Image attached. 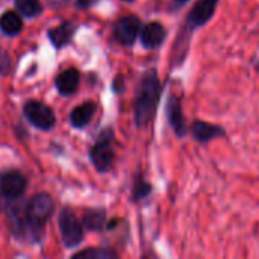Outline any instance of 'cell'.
Wrapping results in <instances>:
<instances>
[{"mask_svg":"<svg viewBox=\"0 0 259 259\" xmlns=\"http://www.w3.org/2000/svg\"><path fill=\"white\" fill-rule=\"evenodd\" d=\"M162 96V82L156 68H149L140 79L135 100L134 120L137 127H146L155 118Z\"/></svg>","mask_w":259,"mask_h":259,"instance_id":"1","label":"cell"},{"mask_svg":"<svg viewBox=\"0 0 259 259\" xmlns=\"http://www.w3.org/2000/svg\"><path fill=\"white\" fill-rule=\"evenodd\" d=\"M219 3H220V0H197L190 8L188 14L185 17V21L178 35H181L187 39H191L193 32L196 29L206 26L212 20V17L217 12Z\"/></svg>","mask_w":259,"mask_h":259,"instance_id":"2","label":"cell"},{"mask_svg":"<svg viewBox=\"0 0 259 259\" xmlns=\"http://www.w3.org/2000/svg\"><path fill=\"white\" fill-rule=\"evenodd\" d=\"M53 209H55V203L49 194L39 193V194L33 196L26 209L27 225L33 231H41L44 223L47 222V219L52 215Z\"/></svg>","mask_w":259,"mask_h":259,"instance_id":"3","label":"cell"},{"mask_svg":"<svg viewBox=\"0 0 259 259\" xmlns=\"http://www.w3.org/2000/svg\"><path fill=\"white\" fill-rule=\"evenodd\" d=\"M112 138H114L112 129H106L99 137V141L91 147V152H90L91 161L100 173H105V171L112 168L114 158H115V153H114L112 146H111Z\"/></svg>","mask_w":259,"mask_h":259,"instance_id":"4","label":"cell"},{"mask_svg":"<svg viewBox=\"0 0 259 259\" xmlns=\"http://www.w3.org/2000/svg\"><path fill=\"white\" fill-rule=\"evenodd\" d=\"M59 229H61L62 241L67 247H76L82 243L83 240L82 223L70 209H64L59 214Z\"/></svg>","mask_w":259,"mask_h":259,"instance_id":"5","label":"cell"},{"mask_svg":"<svg viewBox=\"0 0 259 259\" xmlns=\"http://www.w3.org/2000/svg\"><path fill=\"white\" fill-rule=\"evenodd\" d=\"M165 115H167V121L173 131V134L178 138H184L190 131V124L187 123V118L184 115L182 111V103L179 100V97L176 94H170L167 97V103H165Z\"/></svg>","mask_w":259,"mask_h":259,"instance_id":"6","label":"cell"},{"mask_svg":"<svg viewBox=\"0 0 259 259\" xmlns=\"http://www.w3.org/2000/svg\"><path fill=\"white\" fill-rule=\"evenodd\" d=\"M141 27H143V21L140 17L137 15H126V17H121L117 23H115V27H114V35H115V39L121 44V46H134L135 41L138 39L140 36V32H141Z\"/></svg>","mask_w":259,"mask_h":259,"instance_id":"7","label":"cell"},{"mask_svg":"<svg viewBox=\"0 0 259 259\" xmlns=\"http://www.w3.org/2000/svg\"><path fill=\"white\" fill-rule=\"evenodd\" d=\"M167 35H168L167 27L161 21H149L141 27L140 41L144 49L153 50V49H159L164 44Z\"/></svg>","mask_w":259,"mask_h":259,"instance_id":"8","label":"cell"},{"mask_svg":"<svg viewBox=\"0 0 259 259\" xmlns=\"http://www.w3.org/2000/svg\"><path fill=\"white\" fill-rule=\"evenodd\" d=\"M190 135L200 144H208L214 140L226 137V131L215 123L203 121V120H194L190 124Z\"/></svg>","mask_w":259,"mask_h":259,"instance_id":"9","label":"cell"},{"mask_svg":"<svg viewBox=\"0 0 259 259\" xmlns=\"http://www.w3.org/2000/svg\"><path fill=\"white\" fill-rule=\"evenodd\" d=\"M24 115L32 124H35L39 129H50L55 124V115H53L52 109L41 102L32 100V102L26 103Z\"/></svg>","mask_w":259,"mask_h":259,"instance_id":"10","label":"cell"},{"mask_svg":"<svg viewBox=\"0 0 259 259\" xmlns=\"http://www.w3.org/2000/svg\"><path fill=\"white\" fill-rule=\"evenodd\" d=\"M26 190V179L18 171H9L0 179V193L8 199L20 197Z\"/></svg>","mask_w":259,"mask_h":259,"instance_id":"11","label":"cell"},{"mask_svg":"<svg viewBox=\"0 0 259 259\" xmlns=\"http://www.w3.org/2000/svg\"><path fill=\"white\" fill-rule=\"evenodd\" d=\"M79 80H80L79 71L74 70V68H68V70L62 71L56 77V88H58V91L61 94L68 96V94H73L77 90Z\"/></svg>","mask_w":259,"mask_h":259,"instance_id":"12","label":"cell"},{"mask_svg":"<svg viewBox=\"0 0 259 259\" xmlns=\"http://www.w3.org/2000/svg\"><path fill=\"white\" fill-rule=\"evenodd\" d=\"M94 112H96V103L94 102H85L71 111L70 121L74 127H85L91 121Z\"/></svg>","mask_w":259,"mask_h":259,"instance_id":"13","label":"cell"},{"mask_svg":"<svg viewBox=\"0 0 259 259\" xmlns=\"http://www.w3.org/2000/svg\"><path fill=\"white\" fill-rule=\"evenodd\" d=\"M82 223L88 231L99 232L106 225V212L103 209H90L83 214Z\"/></svg>","mask_w":259,"mask_h":259,"instance_id":"14","label":"cell"},{"mask_svg":"<svg viewBox=\"0 0 259 259\" xmlns=\"http://www.w3.org/2000/svg\"><path fill=\"white\" fill-rule=\"evenodd\" d=\"M73 32H74V26H73L71 23L65 21V23L56 26L55 29H52V30L49 32V38H50V41H52L56 47H62V46H65V44L70 41Z\"/></svg>","mask_w":259,"mask_h":259,"instance_id":"15","label":"cell"},{"mask_svg":"<svg viewBox=\"0 0 259 259\" xmlns=\"http://www.w3.org/2000/svg\"><path fill=\"white\" fill-rule=\"evenodd\" d=\"M0 27H2V30H3L5 33H8V35H15V33H18V32L21 30L23 21H21V18H20L15 12L9 11V12H5V14L0 17Z\"/></svg>","mask_w":259,"mask_h":259,"instance_id":"16","label":"cell"},{"mask_svg":"<svg viewBox=\"0 0 259 259\" xmlns=\"http://www.w3.org/2000/svg\"><path fill=\"white\" fill-rule=\"evenodd\" d=\"M153 191V187L150 182H147L141 175L135 176L134 185H132V200L134 202H141L146 197H149Z\"/></svg>","mask_w":259,"mask_h":259,"instance_id":"17","label":"cell"},{"mask_svg":"<svg viewBox=\"0 0 259 259\" xmlns=\"http://www.w3.org/2000/svg\"><path fill=\"white\" fill-rule=\"evenodd\" d=\"M118 255L111 250V249H103V247H99V249H88V250H83V252H79L74 255V258H83V259H112L117 258Z\"/></svg>","mask_w":259,"mask_h":259,"instance_id":"18","label":"cell"},{"mask_svg":"<svg viewBox=\"0 0 259 259\" xmlns=\"http://www.w3.org/2000/svg\"><path fill=\"white\" fill-rule=\"evenodd\" d=\"M18 11L26 17H35L41 12L39 0H15Z\"/></svg>","mask_w":259,"mask_h":259,"instance_id":"19","label":"cell"},{"mask_svg":"<svg viewBox=\"0 0 259 259\" xmlns=\"http://www.w3.org/2000/svg\"><path fill=\"white\" fill-rule=\"evenodd\" d=\"M191 0H170L168 3V12H179L182 8H185Z\"/></svg>","mask_w":259,"mask_h":259,"instance_id":"20","label":"cell"},{"mask_svg":"<svg viewBox=\"0 0 259 259\" xmlns=\"http://www.w3.org/2000/svg\"><path fill=\"white\" fill-rule=\"evenodd\" d=\"M91 3H93V0H77V5L80 8H88V6H91Z\"/></svg>","mask_w":259,"mask_h":259,"instance_id":"21","label":"cell"},{"mask_svg":"<svg viewBox=\"0 0 259 259\" xmlns=\"http://www.w3.org/2000/svg\"><path fill=\"white\" fill-rule=\"evenodd\" d=\"M123 2H135V0H123Z\"/></svg>","mask_w":259,"mask_h":259,"instance_id":"22","label":"cell"}]
</instances>
